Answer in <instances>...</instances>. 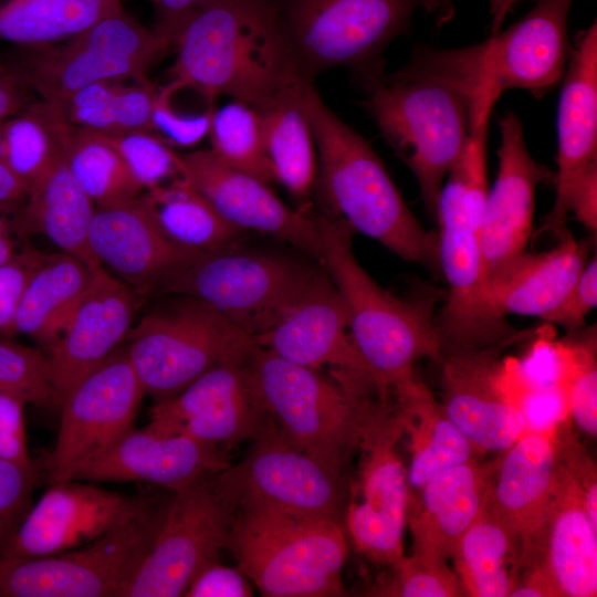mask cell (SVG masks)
<instances>
[{
    "mask_svg": "<svg viewBox=\"0 0 597 597\" xmlns=\"http://www.w3.org/2000/svg\"><path fill=\"white\" fill-rule=\"evenodd\" d=\"M494 104L473 105L467 143L447 174L436 219L438 261L448 293L436 327L441 357L484 348H506L536 331L517 329L493 306L486 284L482 249V214L488 193L486 143Z\"/></svg>",
    "mask_w": 597,
    "mask_h": 597,
    "instance_id": "6da1fadb",
    "label": "cell"
},
{
    "mask_svg": "<svg viewBox=\"0 0 597 597\" xmlns=\"http://www.w3.org/2000/svg\"><path fill=\"white\" fill-rule=\"evenodd\" d=\"M172 48L171 81L211 102L224 95L258 109L303 81L272 0H218L186 23Z\"/></svg>",
    "mask_w": 597,
    "mask_h": 597,
    "instance_id": "7a4b0ae2",
    "label": "cell"
},
{
    "mask_svg": "<svg viewBox=\"0 0 597 597\" xmlns=\"http://www.w3.org/2000/svg\"><path fill=\"white\" fill-rule=\"evenodd\" d=\"M304 107L316 148L315 185L329 214L402 260L439 272L437 233L410 211L368 142L326 105L314 83L305 86Z\"/></svg>",
    "mask_w": 597,
    "mask_h": 597,
    "instance_id": "3957f363",
    "label": "cell"
},
{
    "mask_svg": "<svg viewBox=\"0 0 597 597\" xmlns=\"http://www.w3.org/2000/svg\"><path fill=\"white\" fill-rule=\"evenodd\" d=\"M322 266L344 302L348 329L358 352L380 385L397 396L419 377L416 364L441 359L434 293L400 298L380 286L353 251L355 231L343 219L317 216Z\"/></svg>",
    "mask_w": 597,
    "mask_h": 597,
    "instance_id": "277c9868",
    "label": "cell"
},
{
    "mask_svg": "<svg viewBox=\"0 0 597 597\" xmlns=\"http://www.w3.org/2000/svg\"><path fill=\"white\" fill-rule=\"evenodd\" d=\"M358 80L379 132L413 174L426 209L436 218L443 180L467 143L478 92L469 94L413 59L396 73L380 70Z\"/></svg>",
    "mask_w": 597,
    "mask_h": 597,
    "instance_id": "5b68a950",
    "label": "cell"
},
{
    "mask_svg": "<svg viewBox=\"0 0 597 597\" xmlns=\"http://www.w3.org/2000/svg\"><path fill=\"white\" fill-rule=\"evenodd\" d=\"M226 548L263 596L345 595L342 570L348 542L339 521L240 507Z\"/></svg>",
    "mask_w": 597,
    "mask_h": 597,
    "instance_id": "8992f818",
    "label": "cell"
},
{
    "mask_svg": "<svg viewBox=\"0 0 597 597\" xmlns=\"http://www.w3.org/2000/svg\"><path fill=\"white\" fill-rule=\"evenodd\" d=\"M298 76L335 67L357 78L384 70L383 52L410 31L420 0H272Z\"/></svg>",
    "mask_w": 597,
    "mask_h": 597,
    "instance_id": "52a82bcc",
    "label": "cell"
},
{
    "mask_svg": "<svg viewBox=\"0 0 597 597\" xmlns=\"http://www.w3.org/2000/svg\"><path fill=\"white\" fill-rule=\"evenodd\" d=\"M171 498L147 495L128 520L84 546L30 558L0 556V597H125Z\"/></svg>",
    "mask_w": 597,
    "mask_h": 597,
    "instance_id": "ba28073f",
    "label": "cell"
},
{
    "mask_svg": "<svg viewBox=\"0 0 597 597\" xmlns=\"http://www.w3.org/2000/svg\"><path fill=\"white\" fill-rule=\"evenodd\" d=\"M170 48L121 9L64 41L17 46L1 59L39 100L62 106L77 91L97 82L149 81L148 69Z\"/></svg>",
    "mask_w": 597,
    "mask_h": 597,
    "instance_id": "9c48e42d",
    "label": "cell"
},
{
    "mask_svg": "<svg viewBox=\"0 0 597 597\" xmlns=\"http://www.w3.org/2000/svg\"><path fill=\"white\" fill-rule=\"evenodd\" d=\"M250 362L265 407L286 441L346 471L358 449L369 392L347 390L332 376L258 345Z\"/></svg>",
    "mask_w": 597,
    "mask_h": 597,
    "instance_id": "30bf717a",
    "label": "cell"
},
{
    "mask_svg": "<svg viewBox=\"0 0 597 597\" xmlns=\"http://www.w3.org/2000/svg\"><path fill=\"white\" fill-rule=\"evenodd\" d=\"M128 333L127 353L145 395L170 398L209 369L249 356L253 337L209 304L180 295Z\"/></svg>",
    "mask_w": 597,
    "mask_h": 597,
    "instance_id": "8fae6325",
    "label": "cell"
},
{
    "mask_svg": "<svg viewBox=\"0 0 597 597\" xmlns=\"http://www.w3.org/2000/svg\"><path fill=\"white\" fill-rule=\"evenodd\" d=\"M324 273L318 263L235 247L201 253L169 281L163 293L209 304L254 341L275 325Z\"/></svg>",
    "mask_w": 597,
    "mask_h": 597,
    "instance_id": "7c38bea8",
    "label": "cell"
},
{
    "mask_svg": "<svg viewBox=\"0 0 597 597\" xmlns=\"http://www.w3.org/2000/svg\"><path fill=\"white\" fill-rule=\"evenodd\" d=\"M408 416L395 394L367 398L357 451L358 475L350 481L344 527L355 549L388 566L404 556L409 485L397 452Z\"/></svg>",
    "mask_w": 597,
    "mask_h": 597,
    "instance_id": "4fadbf2b",
    "label": "cell"
},
{
    "mask_svg": "<svg viewBox=\"0 0 597 597\" xmlns=\"http://www.w3.org/2000/svg\"><path fill=\"white\" fill-rule=\"evenodd\" d=\"M214 480L237 510L262 506L344 524L350 484L345 471L294 448L277 427L251 441L243 459Z\"/></svg>",
    "mask_w": 597,
    "mask_h": 597,
    "instance_id": "5bb4252c",
    "label": "cell"
},
{
    "mask_svg": "<svg viewBox=\"0 0 597 597\" xmlns=\"http://www.w3.org/2000/svg\"><path fill=\"white\" fill-rule=\"evenodd\" d=\"M216 473L200 475L174 493L155 543L125 597L184 596L195 576L218 561L237 506L218 488Z\"/></svg>",
    "mask_w": 597,
    "mask_h": 597,
    "instance_id": "9a60e30c",
    "label": "cell"
},
{
    "mask_svg": "<svg viewBox=\"0 0 597 597\" xmlns=\"http://www.w3.org/2000/svg\"><path fill=\"white\" fill-rule=\"evenodd\" d=\"M251 355L218 365L175 396L156 401L145 428L160 437L187 436L226 452L269 433L276 425L258 388Z\"/></svg>",
    "mask_w": 597,
    "mask_h": 597,
    "instance_id": "2e32d148",
    "label": "cell"
},
{
    "mask_svg": "<svg viewBox=\"0 0 597 597\" xmlns=\"http://www.w3.org/2000/svg\"><path fill=\"white\" fill-rule=\"evenodd\" d=\"M145 396L126 345H119L67 394L54 448L44 467L49 484L71 480L134 426Z\"/></svg>",
    "mask_w": 597,
    "mask_h": 597,
    "instance_id": "e0dca14e",
    "label": "cell"
},
{
    "mask_svg": "<svg viewBox=\"0 0 597 597\" xmlns=\"http://www.w3.org/2000/svg\"><path fill=\"white\" fill-rule=\"evenodd\" d=\"M573 0H537L516 23L483 43L448 51L452 65L475 85L490 81L540 96L559 82L569 60L567 21Z\"/></svg>",
    "mask_w": 597,
    "mask_h": 597,
    "instance_id": "ac0fdd59",
    "label": "cell"
},
{
    "mask_svg": "<svg viewBox=\"0 0 597 597\" xmlns=\"http://www.w3.org/2000/svg\"><path fill=\"white\" fill-rule=\"evenodd\" d=\"M254 343L294 364L329 368L343 386L385 389L358 352L344 302L325 271L311 290Z\"/></svg>",
    "mask_w": 597,
    "mask_h": 597,
    "instance_id": "d6986e66",
    "label": "cell"
},
{
    "mask_svg": "<svg viewBox=\"0 0 597 597\" xmlns=\"http://www.w3.org/2000/svg\"><path fill=\"white\" fill-rule=\"evenodd\" d=\"M146 498L81 480L52 483L32 504L0 556L30 558L90 544L128 520Z\"/></svg>",
    "mask_w": 597,
    "mask_h": 597,
    "instance_id": "ffe728a7",
    "label": "cell"
},
{
    "mask_svg": "<svg viewBox=\"0 0 597 597\" xmlns=\"http://www.w3.org/2000/svg\"><path fill=\"white\" fill-rule=\"evenodd\" d=\"M90 248L139 295L161 292L201 251L180 244L159 224L144 192L129 201L96 207Z\"/></svg>",
    "mask_w": 597,
    "mask_h": 597,
    "instance_id": "44dd1931",
    "label": "cell"
},
{
    "mask_svg": "<svg viewBox=\"0 0 597 597\" xmlns=\"http://www.w3.org/2000/svg\"><path fill=\"white\" fill-rule=\"evenodd\" d=\"M179 155L186 178L224 219L290 243L321 264L317 216L290 208L270 185L229 166L210 148Z\"/></svg>",
    "mask_w": 597,
    "mask_h": 597,
    "instance_id": "7402d4cb",
    "label": "cell"
},
{
    "mask_svg": "<svg viewBox=\"0 0 597 597\" xmlns=\"http://www.w3.org/2000/svg\"><path fill=\"white\" fill-rule=\"evenodd\" d=\"M137 293L102 265L61 336L46 348L54 406L97 367L128 335Z\"/></svg>",
    "mask_w": 597,
    "mask_h": 597,
    "instance_id": "603a6c76",
    "label": "cell"
},
{
    "mask_svg": "<svg viewBox=\"0 0 597 597\" xmlns=\"http://www.w3.org/2000/svg\"><path fill=\"white\" fill-rule=\"evenodd\" d=\"M491 346L441 357V406L479 454L504 452L524 433V420L499 383L500 354Z\"/></svg>",
    "mask_w": 597,
    "mask_h": 597,
    "instance_id": "cb8c5ba5",
    "label": "cell"
},
{
    "mask_svg": "<svg viewBox=\"0 0 597 597\" xmlns=\"http://www.w3.org/2000/svg\"><path fill=\"white\" fill-rule=\"evenodd\" d=\"M228 453L187 436L160 437L133 426L71 480L145 482L176 493L200 475L227 468Z\"/></svg>",
    "mask_w": 597,
    "mask_h": 597,
    "instance_id": "d4e9b609",
    "label": "cell"
},
{
    "mask_svg": "<svg viewBox=\"0 0 597 597\" xmlns=\"http://www.w3.org/2000/svg\"><path fill=\"white\" fill-rule=\"evenodd\" d=\"M553 431L524 433L516 440L498 459L488 488L493 516L519 546L521 569L535 555L555 488L558 459Z\"/></svg>",
    "mask_w": 597,
    "mask_h": 597,
    "instance_id": "484cf974",
    "label": "cell"
},
{
    "mask_svg": "<svg viewBox=\"0 0 597 597\" xmlns=\"http://www.w3.org/2000/svg\"><path fill=\"white\" fill-rule=\"evenodd\" d=\"M499 127V170L485 197L481 226L486 275L525 250L533 228L535 189L553 177L531 156L516 114L506 113Z\"/></svg>",
    "mask_w": 597,
    "mask_h": 597,
    "instance_id": "4316f807",
    "label": "cell"
},
{
    "mask_svg": "<svg viewBox=\"0 0 597 597\" xmlns=\"http://www.w3.org/2000/svg\"><path fill=\"white\" fill-rule=\"evenodd\" d=\"M496 463L473 460L446 469L409 493L412 554L444 562L452 557L483 506Z\"/></svg>",
    "mask_w": 597,
    "mask_h": 597,
    "instance_id": "83f0119b",
    "label": "cell"
},
{
    "mask_svg": "<svg viewBox=\"0 0 597 597\" xmlns=\"http://www.w3.org/2000/svg\"><path fill=\"white\" fill-rule=\"evenodd\" d=\"M557 108L556 197L545 217L549 232L572 182L597 164V24L580 32L570 50Z\"/></svg>",
    "mask_w": 597,
    "mask_h": 597,
    "instance_id": "f1b7e54d",
    "label": "cell"
},
{
    "mask_svg": "<svg viewBox=\"0 0 597 597\" xmlns=\"http://www.w3.org/2000/svg\"><path fill=\"white\" fill-rule=\"evenodd\" d=\"M533 564L545 569L559 597H596L597 528L582 490L559 462L536 552L526 566Z\"/></svg>",
    "mask_w": 597,
    "mask_h": 597,
    "instance_id": "f546056e",
    "label": "cell"
},
{
    "mask_svg": "<svg viewBox=\"0 0 597 597\" xmlns=\"http://www.w3.org/2000/svg\"><path fill=\"white\" fill-rule=\"evenodd\" d=\"M594 244L595 235L576 240L570 233L547 251L524 250L509 258L486 275L493 306L504 317L516 314L542 320L575 284Z\"/></svg>",
    "mask_w": 597,
    "mask_h": 597,
    "instance_id": "4dcf8cb0",
    "label": "cell"
},
{
    "mask_svg": "<svg viewBox=\"0 0 597 597\" xmlns=\"http://www.w3.org/2000/svg\"><path fill=\"white\" fill-rule=\"evenodd\" d=\"M95 209L66 164L62 138L48 167L30 185L15 222L23 232L45 235L64 253L95 270L101 263L88 242Z\"/></svg>",
    "mask_w": 597,
    "mask_h": 597,
    "instance_id": "1f68e13d",
    "label": "cell"
},
{
    "mask_svg": "<svg viewBox=\"0 0 597 597\" xmlns=\"http://www.w3.org/2000/svg\"><path fill=\"white\" fill-rule=\"evenodd\" d=\"M301 81L258 108L264 146L276 181L296 199H306L316 182L317 156L304 107Z\"/></svg>",
    "mask_w": 597,
    "mask_h": 597,
    "instance_id": "d6a6232c",
    "label": "cell"
},
{
    "mask_svg": "<svg viewBox=\"0 0 597 597\" xmlns=\"http://www.w3.org/2000/svg\"><path fill=\"white\" fill-rule=\"evenodd\" d=\"M93 270L64 253L44 258L30 279L15 313L17 334L45 349L62 334L84 292Z\"/></svg>",
    "mask_w": 597,
    "mask_h": 597,
    "instance_id": "836d02e7",
    "label": "cell"
},
{
    "mask_svg": "<svg viewBox=\"0 0 597 597\" xmlns=\"http://www.w3.org/2000/svg\"><path fill=\"white\" fill-rule=\"evenodd\" d=\"M407 412L410 492L420 490L439 472L478 460L479 454L465 436L448 418L440 402L419 379L397 397Z\"/></svg>",
    "mask_w": 597,
    "mask_h": 597,
    "instance_id": "e575fe53",
    "label": "cell"
},
{
    "mask_svg": "<svg viewBox=\"0 0 597 597\" xmlns=\"http://www.w3.org/2000/svg\"><path fill=\"white\" fill-rule=\"evenodd\" d=\"M451 559L464 596H510L521 572L520 551L513 537L493 516L486 498Z\"/></svg>",
    "mask_w": 597,
    "mask_h": 597,
    "instance_id": "d590c367",
    "label": "cell"
},
{
    "mask_svg": "<svg viewBox=\"0 0 597 597\" xmlns=\"http://www.w3.org/2000/svg\"><path fill=\"white\" fill-rule=\"evenodd\" d=\"M121 9V0H0V40L18 48L61 42Z\"/></svg>",
    "mask_w": 597,
    "mask_h": 597,
    "instance_id": "8d00e7d4",
    "label": "cell"
},
{
    "mask_svg": "<svg viewBox=\"0 0 597 597\" xmlns=\"http://www.w3.org/2000/svg\"><path fill=\"white\" fill-rule=\"evenodd\" d=\"M165 232L201 252L235 248L244 230L224 219L187 178L144 192Z\"/></svg>",
    "mask_w": 597,
    "mask_h": 597,
    "instance_id": "74e56055",
    "label": "cell"
},
{
    "mask_svg": "<svg viewBox=\"0 0 597 597\" xmlns=\"http://www.w3.org/2000/svg\"><path fill=\"white\" fill-rule=\"evenodd\" d=\"M158 93L150 81L124 85L121 80L83 87L62 106L65 121L86 130L118 134L153 132V112Z\"/></svg>",
    "mask_w": 597,
    "mask_h": 597,
    "instance_id": "f35d334b",
    "label": "cell"
},
{
    "mask_svg": "<svg viewBox=\"0 0 597 597\" xmlns=\"http://www.w3.org/2000/svg\"><path fill=\"white\" fill-rule=\"evenodd\" d=\"M66 124L60 105L31 101L0 123V160L30 187L59 150Z\"/></svg>",
    "mask_w": 597,
    "mask_h": 597,
    "instance_id": "ab89813d",
    "label": "cell"
},
{
    "mask_svg": "<svg viewBox=\"0 0 597 597\" xmlns=\"http://www.w3.org/2000/svg\"><path fill=\"white\" fill-rule=\"evenodd\" d=\"M63 154L72 175L96 207L123 203L145 192L121 156L91 130L67 123Z\"/></svg>",
    "mask_w": 597,
    "mask_h": 597,
    "instance_id": "60d3db41",
    "label": "cell"
},
{
    "mask_svg": "<svg viewBox=\"0 0 597 597\" xmlns=\"http://www.w3.org/2000/svg\"><path fill=\"white\" fill-rule=\"evenodd\" d=\"M211 150L229 166L271 185L276 181L265 150L259 113L237 101L214 109L209 135Z\"/></svg>",
    "mask_w": 597,
    "mask_h": 597,
    "instance_id": "b9f144b4",
    "label": "cell"
},
{
    "mask_svg": "<svg viewBox=\"0 0 597 597\" xmlns=\"http://www.w3.org/2000/svg\"><path fill=\"white\" fill-rule=\"evenodd\" d=\"M370 589V596L384 597H462L459 578L448 562L416 554L386 566Z\"/></svg>",
    "mask_w": 597,
    "mask_h": 597,
    "instance_id": "7bdbcfd3",
    "label": "cell"
},
{
    "mask_svg": "<svg viewBox=\"0 0 597 597\" xmlns=\"http://www.w3.org/2000/svg\"><path fill=\"white\" fill-rule=\"evenodd\" d=\"M93 133L121 156L145 191L186 178L180 155L153 132Z\"/></svg>",
    "mask_w": 597,
    "mask_h": 597,
    "instance_id": "ee69618b",
    "label": "cell"
},
{
    "mask_svg": "<svg viewBox=\"0 0 597 597\" xmlns=\"http://www.w3.org/2000/svg\"><path fill=\"white\" fill-rule=\"evenodd\" d=\"M596 326L570 332L566 337L570 349L567 380L568 415L578 429L597 436V346Z\"/></svg>",
    "mask_w": 597,
    "mask_h": 597,
    "instance_id": "f6af8a7d",
    "label": "cell"
},
{
    "mask_svg": "<svg viewBox=\"0 0 597 597\" xmlns=\"http://www.w3.org/2000/svg\"><path fill=\"white\" fill-rule=\"evenodd\" d=\"M0 392L36 407L54 406L46 354L10 338H0Z\"/></svg>",
    "mask_w": 597,
    "mask_h": 597,
    "instance_id": "bcb514c9",
    "label": "cell"
},
{
    "mask_svg": "<svg viewBox=\"0 0 597 597\" xmlns=\"http://www.w3.org/2000/svg\"><path fill=\"white\" fill-rule=\"evenodd\" d=\"M498 383L505 398L521 413L524 433H549L569 417L567 389L563 386L526 385L510 373L503 359Z\"/></svg>",
    "mask_w": 597,
    "mask_h": 597,
    "instance_id": "7dc6e473",
    "label": "cell"
},
{
    "mask_svg": "<svg viewBox=\"0 0 597 597\" xmlns=\"http://www.w3.org/2000/svg\"><path fill=\"white\" fill-rule=\"evenodd\" d=\"M43 464L22 465L0 459V553L7 547L33 504Z\"/></svg>",
    "mask_w": 597,
    "mask_h": 597,
    "instance_id": "c3c4849f",
    "label": "cell"
},
{
    "mask_svg": "<svg viewBox=\"0 0 597 597\" xmlns=\"http://www.w3.org/2000/svg\"><path fill=\"white\" fill-rule=\"evenodd\" d=\"M172 87L168 83L158 88L154 112L153 132L166 143L179 147H193L209 135L213 106L199 112H187L175 106Z\"/></svg>",
    "mask_w": 597,
    "mask_h": 597,
    "instance_id": "681fc988",
    "label": "cell"
},
{
    "mask_svg": "<svg viewBox=\"0 0 597 597\" xmlns=\"http://www.w3.org/2000/svg\"><path fill=\"white\" fill-rule=\"evenodd\" d=\"M558 462L582 490L587 515L597 528V468L595 461L574 432L569 417L553 431Z\"/></svg>",
    "mask_w": 597,
    "mask_h": 597,
    "instance_id": "f907efd6",
    "label": "cell"
},
{
    "mask_svg": "<svg viewBox=\"0 0 597 597\" xmlns=\"http://www.w3.org/2000/svg\"><path fill=\"white\" fill-rule=\"evenodd\" d=\"M44 258L35 250L25 248L0 264V336L11 338L17 335L14 320L18 305Z\"/></svg>",
    "mask_w": 597,
    "mask_h": 597,
    "instance_id": "816d5d0a",
    "label": "cell"
},
{
    "mask_svg": "<svg viewBox=\"0 0 597 597\" xmlns=\"http://www.w3.org/2000/svg\"><path fill=\"white\" fill-rule=\"evenodd\" d=\"M597 304V260L587 262L575 284L542 320L558 325L568 333L584 328L587 315Z\"/></svg>",
    "mask_w": 597,
    "mask_h": 597,
    "instance_id": "f5cc1de1",
    "label": "cell"
},
{
    "mask_svg": "<svg viewBox=\"0 0 597 597\" xmlns=\"http://www.w3.org/2000/svg\"><path fill=\"white\" fill-rule=\"evenodd\" d=\"M25 405L19 397L0 392V459L22 465L34 462L27 441Z\"/></svg>",
    "mask_w": 597,
    "mask_h": 597,
    "instance_id": "db71d44e",
    "label": "cell"
},
{
    "mask_svg": "<svg viewBox=\"0 0 597 597\" xmlns=\"http://www.w3.org/2000/svg\"><path fill=\"white\" fill-rule=\"evenodd\" d=\"M239 568L214 561L205 566L191 580L186 597H250L252 588Z\"/></svg>",
    "mask_w": 597,
    "mask_h": 597,
    "instance_id": "11a10c76",
    "label": "cell"
},
{
    "mask_svg": "<svg viewBox=\"0 0 597 597\" xmlns=\"http://www.w3.org/2000/svg\"><path fill=\"white\" fill-rule=\"evenodd\" d=\"M218 0H150L154 9L153 31L172 42L186 23Z\"/></svg>",
    "mask_w": 597,
    "mask_h": 597,
    "instance_id": "9f6ffc18",
    "label": "cell"
},
{
    "mask_svg": "<svg viewBox=\"0 0 597 597\" xmlns=\"http://www.w3.org/2000/svg\"><path fill=\"white\" fill-rule=\"evenodd\" d=\"M30 93L0 57V123L33 101Z\"/></svg>",
    "mask_w": 597,
    "mask_h": 597,
    "instance_id": "6f0895ef",
    "label": "cell"
},
{
    "mask_svg": "<svg viewBox=\"0 0 597 597\" xmlns=\"http://www.w3.org/2000/svg\"><path fill=\"white\" fill-rule=\"evenodd\" d=\"M509 597H559L552 579L540 564L522 568Z\"/></svg>",
    "mask_w": 597,
    "mask_h": 597,
    "instance_id": "680465c9",
    "label": "cell"
},
{
    "mask_svg": "<svg viewBox=\"0 0 597 597\" xmlns=\"http://www.w3.org/2000/svg\"><path fill=\"white\" fill-rule=\"evenodd\" d=\"M28 189V185L0 160V205L13 207L23 202Z\"/></svg>",
    "mask_w": 597,
    "mask_h": 597,
    "instance_id": "91938a15",
    "label": "cell"
},
{
    "mask_svg": "<svg viewBox=\"0 0 597 597\" xmlns=\"http://www.w3.org/2000/svg\"><path fill=\"white\" fill-rule=\"evenodd\" d=\"M9 206L0 205V264L11 260L18 251L12 238L13 223L7 217Z\"/></svg>",
    "mask_w": 597,
    "mask_h": 597,
    "instance_id": "94428289",
    "label": "cell"
},
{
    "mask_svg": "<svg viewBox=\"0 0 597 597\" xmlns=\"http://www.w3.org/2000/svg\"><path fill=\"white\" fill-rule=\"evenodd\" d=\"M420 7L432 15L438 27L449 22L455 13L453 0H420Z\"/></svg>",
    "mask_w": 597,
    "mask_h": 597,
    "instance_id": "6125c7cd",
    "label": "cell"
},
{
    "mask_svg": "<svg viewBox=\"0 0 597 597\" xmlns=\"http://www.w3.org/2000/svg\"><path fill=\"white\" fill-rule=\"evenodd\" d=\"M519 0H491L492 34L500 31L503 20Z\"/></svg>",
    "mask_w": 597,
    "mask_h": 597,
    "instance_id": "be15d7a7",
    "label": "cell"
}]
</instances>
